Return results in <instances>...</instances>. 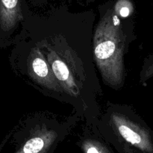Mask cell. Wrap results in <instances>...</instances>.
Listing matches in <instances>:
<instances>
[{
	"instance_id": "7a4b0ae2",
	"label": "cell",
	"mask_w": 153,
	"mask_h": 153,
	"mask_svg": "<svg viewBox=\"0 0 153 153\" xmlns=\"http://www.w3.org/2000/svg\"><path fill=\"white\" fill-rule=\"evenodd\" d=\"M22 19V0H0V47L10 44Z\"/></svg>"
},
{
	"instance_id": "3957f363",
	"label": "cell",
	"mask_w": 153,
	"mask_h": 153,
	"mask_svg": "<svg viewBox=\"0 0 153 153\" xmlns=\"http://www.w3.org/2000/svg\"><path fill=\"white\" fill-rule=\"evenodd\" d=\"M47 137H37L28 140L23 147L16 153H40L46 146Z\"/></svg>"
},
{
	"instance_id": "52a82bcc",
	"label": "cell",
	"mask_w": 153,
	"mask_h": 153,
	"mask_svg": "<svg viewBox=\"0 0 153 153\" xmlns=\"http://www.w3.org/2000/svg\"><path fill=\"white\" fill-rule=\"evenodd\" d=\"M153 76V55L148 59L144 69V73H143V79H147Z\"/></svg>"
},
{
	"instance_id": "5b68a950",
	"label": "cell",
	"mask_w": 153,
	"mask_h": 153,
	"mask_svg": "<svg viewBox=\"0 0 153 153\" xmlns=\"http://www.w3.org/2000/svg\"><path fill=\"white\" fill-rule=\"evenodd\" d=\"M33 71L37 76L43 79H46L49 77V69L47 64L44 60L41 58H35L32 61Z\"/></svg>"
},
{
	"instance_id": "6da1fadb",
	"label": "cell",
	"mask_w": 153,
	"mask_h": 153,
	"mask_svg": "<svg viewBox=\"0 0 153 153\" xmlns=\"http://www.w3.org/2000/svg\"><path fill=\"white\" fill-rule=\"evenodd\" d=\"M116 15L108 16L100 22L94 41V55L105 77L111 83H120L123 72V41Z\"/></svg>"
},
{
	"instance_id": "277c9868",
	"label": "cell",
	"mask_w": 153,
	"mask_h": 153,
	"mask_svg": "<svg viewBox=\"0 0 153 153\" xmlns=\"http://www.w3.org/2000/svg\"><path fill=\"white\" fill-rule=\"evenodd\" d=\"M52 70L56 77L61 82H67L70 77V73L67 66L61 60H55L52 64Z\"/></svg>"
},
{
	"instance_id": "ba28073f",
	"label": "cell",
	"mask_w": 153,
	"mask_h": 153,
	"mask_svg": "<svg viewBox=\"0 0 153 153\" xmlns=\"http://www.w3.org/2000/svg\"><path fill=\"white\" fill-rule=\"evenodd\" d=\"M86 153H102L97 146H88L86 147Z\"/></svg>"
},
{
	"instance_id": "8992f818",
	"label": "cell",
	"mask_w": 153,
	"mask_h": 153,
	"mask_svg": "<svg viewBox=\"0 0 153 153\" xmlns=\"http://www.w3.org/2000/svg\"><path fill=\"white\" fill-rule=\"evenodd\" d=\"M116 7L117 13L122 17H126L130 14L131 4L129 3V1H126V0H121V1H118Z\"/></svg>"
}]
</instances>
